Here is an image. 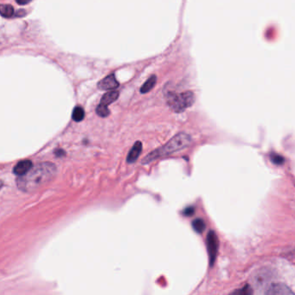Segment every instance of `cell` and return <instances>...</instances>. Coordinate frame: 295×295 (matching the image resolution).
I'll return each mask as SVG.
<instances>
[{
	"mask_svg": "<svg viewBox=\"0 0 295 295\" xmlns=\"http://www.w3.org/2000/svg\"><path fill=\"white\" fill-rule=\"evenodd\" d=\"M206 243H207L209 260H210V267H212L214 266L215 261H216V259H217L218 247H219L218 235H216V233L214 231H212V230L209 231L207 235Z\"/></svg>",
	"mask_w": 295,
	"mask_h": 295,
	"instance_id": "277c9868",
	"label": "cell"
},
{
	"mask_svg": "<svg viewBox=\"0 0 295 295\" xmlns=\"http://www.w3.org/2000/svg\"><path fill=\"white\" fill-rule=\"evenodd\" d=\"M192 228H193L194 230L197 232V233L202 234V233L205 230L206 225H205V222H204L203 219L197 218V219H195V220L192 221Z\"/></svg>",
	"mask_w": 295,
	"mask_h": 295,
	"instance_id": "7c38bea8",
	"label": "cell"
},
{
	"mask_svg": "<svg viewBox=\"0 0 295 295\" xmlns=\"http://www.w3.org/2000/svg\"><path fill=\"white\" fill-rule=\"evenodd\" d=\"M32 0H16V2L18 3L19 5H25V4H28L29 3H31Z\"/></svg>",
	"mask_w": 295,
	"mask_h": 295,
	"instance_id": "ac0fdd59",
	"label": "cell"
},
{
	"mask_svg": "<svg viewBox=\"0 0 295 295\" xmlns=\"http://www.w3.org/2000/svg\"><path fill=\"white\" fill-rule=\"evenodd\" d=\"M25 14H26L25 11H24V10H20V11H18L17 13H14V16L15 15H18V17H21V16H25ZM14 16H13V17H14Z\"/></svg>",
	"mask_w": 295,
	"mask_h": 295,
	"instance_id": "d6986e66",
	"label": "cell"
},
{
	"mask_svg": "<svg viewBox=\"0 0 295 295\" xmlns=\"http://www.w3.org/2000/svg\"><path fill=\"white\" fill-rule=\"evenodd\" d=\"M56 173V166L52 163H41L32 166L25 175L19 176L17 180L18 187L25 192H32L49 183Z\"/></svg>",
	"mask_w": 295,
	"mask_h": 295,
	"instance_id": "6da1fadb",
	"label": "cell"
},
{
	"mask_svg": "<svg viewBox=\"0 0 295 295\" xmlns=\"http://www.w3.org/2000/svg\"><path fill=\"white\" fill-rule=\"evenodd\" d=\"M141 151H142V143L141 141H137V142H135L134 147L132 148L129 153L127 155V164H134L137 161L138 158L141 154Z\"/></svg>",
	"mask_w": 295,
	"mask_h": 295,
	"instance_id": "52a82bcc",
	"label": "cell"
},
{
	"mask_svg": "<svg viewBox=\"0 0 295 295\" xmlns=\"http://www.w3.org/2000/svg\"><path fill=\"white\" fill-rule=\"evenodd\" d=\"M234 295H250L253 294V290L252 288H250V286L246 285L244 288H241L239 290H236V291L233 292Z\"/></svg>",
	"mask_w": 295,
	"mask_h": 295,
	"instance_id": "2e32d148",
	"label": "cell"
},
{
	"mask_svg": "<svg viewBox=\"0 0 295 295\" xmlns=\"http://www.w3.org/2000/svg\"><path fill=\"white\" fill-rule=\"evenodd\" d=\"M85 112L81 107H75L72 113V118L74 121L80 122L84 119Z\"/></svg>",
	"mask_w": 295,
	"mask_h": 295,
	"instance_id": "4fadbf2b",
	"label": "cell"
},
{
	"mask_svg": "<svg viewBox=\"0 0 295 295\" xmlns=\"http://www.w3.org/2000/svg\"><path fill=\"white\" fill-rule=\"evenodd\" d=\"M14 8L11 4H0V15L3 18H12L14 16Z\"/></svg>",
	"mask_w": 295,
	"mask_h": 295,
	"instance_id": "30bf717a",
	"label": "cell"
},
{
	"mask_svg": "<svg viewBox=\"0 0 295 295\" xmlns=\"http://www.w3.org/2000/svg\"><path fill=\"white\" fill-rule=\"evenodd\" d=\"M270 160L274 165H281L285 163V158L283 156L275 153V152H272L270 154Z\"/></svg>",
	"mask_w": 295,
	"mask_h": 295,
	"instance_id": "5bb4252c",
	"label": "cell"
},
{
	"mask_svg": "<svg viewBox=\"0 0 295 295\" xmlns=\"http://www.w3.org/2000/svg\"><path fill=\"white\" fill-rule=\"evenodd\" d=\"M119 95H120V93L115 91V90H112V91L111 90V91L108 92L102 96L100 104L108 107L110 104H112V102L117 101V99L119 98Z\"/></svg>",
	"mask_w": 295,
	"mask_h": 295,
	"instance_id": "9c48e42d",
	"label": "cell"
},
{
	"mask_svg": "<svg viewBox=\"0 0 295 295\" xmlns=\"http://www.w3.org/2000/svg\"><path fill=\"white\" fill-rule=\"evenodd\" d=\"M156 81H157V76L156 75H151V77L149 78L148 81L145 82V84L141 87V93L142 94H147L148 92L151 91V89L154 88Z\"/></svg>",
	"mask_w": 295,
	"mask_h": 295,
	"instance_id": "8fae6325",
	"label": "cell"
},
{
	"mask_svg": "<svg viewBox=\"0 0 295 295\" xmlns=\"http://www.w3.org/2000/svg\"><path fill=\"white\" fill-rule=\"evenodd\" d=\"M266 295H295V293L292 291L291 288L288 286L281 283H274L271 285L265 292Z\"/></svg>",
	"mask_w": 295,
	"mask_h": 295,
	"instance_id": "5b68a950",
	"label": "cell"
},
{
	"mask_svg": "<svg viewBox=\"0 0 295 295\" xmlns=\"http://www.w3.org/2000/svg\"><path fill=\"white\" fill-rule=\"evenodd\" d=\"M119 81L116 80L115 75L111 74L99 81L97 87L101 90H114L119 87Z\"/></svg>",
	"mask_w": 295,
	"mask_h": 295,
	"instance_id": "8992f818",
	"label": "cell"
},
{
	"mask_svg": "<svg viewBox=\"0 0 295 295\" xmlns=\"http://www.w3.org/2000/svg\"><path fill=\"white\" fill-rule=\"evenodd\" d=\"M96 113H97L100 117L105 118V117H108V116L110 114V111H109V109H108L107 106L100 104V105L97 107V109H96Z\"/></svg>",
	"mask_w": 295,
	"mask_h": 295,
	"instance_id": "9a60e30c",
	"label": "cell"
},
{
	"mask_svg": "<svg viewBox=\"0 0 295 295\" xmlns=\"http://www.w3.org/2000/svg\"><path fill=\"white\" fill-rule=\"evenodd\" d=\"M194 212H195V209L194 207H187L184 211V216H186V217H190V216H192L194 214Z\"/></svg>",
	"mask_w": 295,
	"mask_h": 295,
	"instance_id": "e0dca14e",
	"label": "cell"
},
{
	"mask_svg": "<svg viewBox=\"0 0 295 295\" xmlns=\"http://www.w3.org/2000/svg\"><path fill=\"white\" fill-rule=\"evenodd\" d=\"M195 95L190 91L184 92L181 94H169L167 103L169 107L176 112H182L185 109L193 105Z\"/></svg>",
	"mask_w": 295,
	"mask_h": 295,
	"instance_id": "3957f363",
	"label": "cell"
},
{
	"mask_svg": "<svg viewBox=\"0 0 295 295\" xmlns=\"http://www.w3.org/2000/svg\"><path fill=\"white\" fill-rule=\"evenodd\" d=\"M32 161L23 160V161L18 163V165L15 166L14 169H13V172H14V174L19 177V176L25 175V173H27L32 169Z\"/></svg>",
	"mask_w": 295,
	"mask_h": 295,
	"instance_id": "ba28073f",
	"label": "cell"
},
{
	"mask_svg": "<svg viewBox=\"0 0 295 295\" xmlns=\"http://www.w3.org/2000/svg\"><path fill=\"white\" fill-rule=\"evenodd\" d=\"M191 141L192 140L190 135L185 133H180L172 138L166 144L162 146L161 148H158L147 155L142 160V165H148L158 158L173 154L177 151H182L191 144Z\"/></svg>",
	"mask_w": 295,
	"mask_h": 295,
	"instance_id": "7a4b0ae2",
	"label": "cell"
}]
</instances>
